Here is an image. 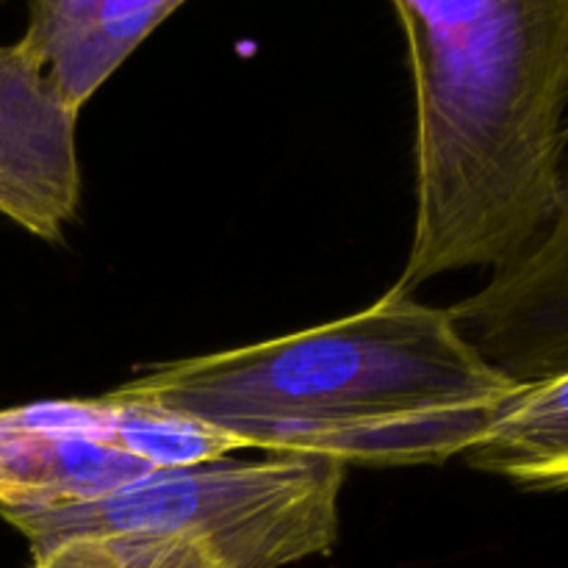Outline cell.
Listing matches in <instances>:
<instances>
[{
	"label": "cell",
	"mask_w": 568,
	"mask_h": 568,
	"mask_svg": "<svg viewBox=\"0 0 568 568\" xmlns=\"http://www.w3.org/2000/svg\"><path fill=\"white\" fill-rule=\"evenodd\" d=\"M514 388L449 308L394 286L358 314L153 366L111 394L203 422L239 449L386 469L464 455Z\"/></svg>",
	"instance_id": "6da1fadb"
},
{
	"label": "cell",
	"mask_w": 568,
	"mask_h": 568,
	"mask_svg": "<svg viewBox=\"0 0 568 568\" xmlns=\"http://www.w3.org/2000/svg\"><path fill=\"white\" fill-rule=\"evenodd\" d=\"M416 98V222L397 288L494 272L552 227L566 189L568 0H397Z\"/></svg>",
	"instance_id": "7a4b0ae2"
},
{
	"label": "cell",
	"mask_w": 568,
	"mask_h": 568,
	"mask_svg": "<svg viewBox=\"0 0 568 568\" xmlns=\"http://www.w3.org/2000/svg\"><path fill=\"white\" fill-rule=\"evenodd\" d=\"M347 466L325 455L214 458L150 471L111 497L50 510H0L44 552L83 536H172L205 541L222 568H281L325 555L338 538Z\"/></svg>",
	"instance_id": "3957f363"
},
{
	"label": "cell",
	"mask_w": 568,
	"mask_h": 568,
	"mask_svg": "<svg viewBox=\"0 0 568 568\" xmlns=\"http://www.w3.org/2000/svg\"><path fill=\"white\" fill-rule=\"evenodd\" d=\"M150 471L116 444L114 408L105 397L0 410V510L92 503Z\"/></svg>",
	"instance_id": "277c9868"
},
{
	"label": "cell",
	"mask_w": 568,
	"mask_h": 568,
	"mask_svg": "<svg viewBox=\"0 0 568 568\" xmlns=\"http://www.w3.org/2000/svg\"><path fill=\"white\" fill-rule=\"evenodd\" d=\"M460 336L514 383L568 366V170L564 205L541 242L483 292L449 308Z\"/></svg>",
	"instance_id": "5b68a950"
},
{
	"label": "cell",
	"mask_w": 568,
	"mask_h": 568,
	"mask_svg": "<svg viewBox=\"0 0 568 568\" xmlns=\"http://www.w3.org/2000/svg\"><path fill=\"white\" fill-rule=\"evenodd\" d=\"M78 120L14 44H0V214L59 242L81 203Z\"/></svg>",
	"instance_id": "8992f818"
},
{
	"label": "cell",
	"mask_w": 568,
	"mask_h": 568,
	"mask_svg": "<svg viewBox=\"0 0 568 568\" xmlns=\"http://www.w3.org/2000/svg\"><path fill=\"white\" fill-rule=\"evenodd\" d=\"M181 6V0H37L17 48L78 120L92 94Z\"/></svg>",
	"instance_id": "52a82bcc"
},
{
	"label": "cell",
	"mask_w": 568,
	"mask_h": 568,
	"mask_svg": "<svg viewBox=\"0 0 568 568\" xmlns=\"http://www.w3.org/2000/svg\"><path fill=\"white\" fill-rule=\"evenodd\" d=\"M464 460L527 491H568V366L516 383Z\"/></svg>",
	"instance_id": "ba28073f"
},
{
	"label": "cell",
	"mask_w": 568,
	"mask_h": 568,
	"mask_svg": "<svg viewBox=\"0 0 568 568\" xmlns=\"http://www.w3.org/2000/svg\"><path fill=\"white\" fill-rule=\"evenodd\" d=\"M105 399L114 408V433L120 449L148 464L153 471L225 458L227 453L239 449L233 438L197 419L148 403L120 399L114 394H105Z\"/></svg>",
	"instance_id": "9c48e42d"
},
{
	"label": "cell",
	"mask_w": 568,
	"mask_h": 568,
	"mask_svg": "<svg viewBox=\"0 0 568 568\" xmlns=\"http://www.w3.org/2000/svg\"><path fill=\"white\" fill-rule=\"evenodd\" d=\"M33 568H222L205 541L172 536L67 538L33 555Z\"/></svg>",
	"instance_id": "30bf717a"
}]
</instances>
